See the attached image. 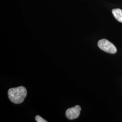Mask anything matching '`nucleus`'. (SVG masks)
<instances>
[{
  "instance_id": "nucleus-1",
  "label": "nucleus",
  "mask_w": 122,
  "mask_h": 122,
  "mask_svg": "<svg viewBox=\"0 0 122 122\" xmlns=\"http://www.w3.org/2000/svg\"><path fill=\"white\" fill-rule=\"evenodd\" d=\"M8 93L10 100L13 103L19 104L22 103L25 100L27 92L25 87L20 86L10 89Z\"/></svg>"
},
{
  "instance_id": "nucleus-2",
  "label": "nucleus",
  "mask_w": 122,
  "mask_h": 122,
  "mask_svg": "<svg viewBox=\"0 0 122 122\" xmlns=\"http://www.w3.org/2000/svg\"><path fill=\"white\" fill-rule=\"evenodd\" d=\"M99 48L105 52L114 54L117 52V48L114 45L106 39L100 40L98 42Z\"/></svg>"
},
{
  "instance_id": "nucleus-3",
  "label": "nucleus",
  "mask_w": 122,
  "mask_h": 122,
  "mask_svg": "<svg viewBox=\"0 0 122 122\" xmlns=\"http://www.w3.org/2000/svg\"><path fill=\"white\" fill-rule=\"evenodd\" d=\"M81 110V108L79 105H76L75 107L69 108L66 110V117L71 120L76 119L78 118Z\"/></svg>"
},
{
  "instance_id": "nucleus-4",
  "label": "nucleus",
  "mask_w": 122,
  "mask_h": 122,
  "mask_svg": "<svg viewBox=\"0 0 122 122\" xmlns=\"http://www.w3.org/2000/svg\"><path fill=\"white\" fill-rule=\"evenodd\" d=\"M114 17L119 22L122 23V10L121 9H114L112 11Z\"/></svg>"
},
{
  "instance_id": "nucleus-5",
  "label": "nucleus",
  "mask_w": 122,
  "mask_h": 122,
  "mask_svg": "<svg viewBox=\"0 0 122 122\" xmlns=\"http://www.w3.org/2000/svg\"><path fill=\"white\" fill-rule=\"evenodd\" d=\"M35 120L37 122H47V121L44 119L43 118H42L39 115H37L35 117Z\"/></svg>"
}]
</instances>
